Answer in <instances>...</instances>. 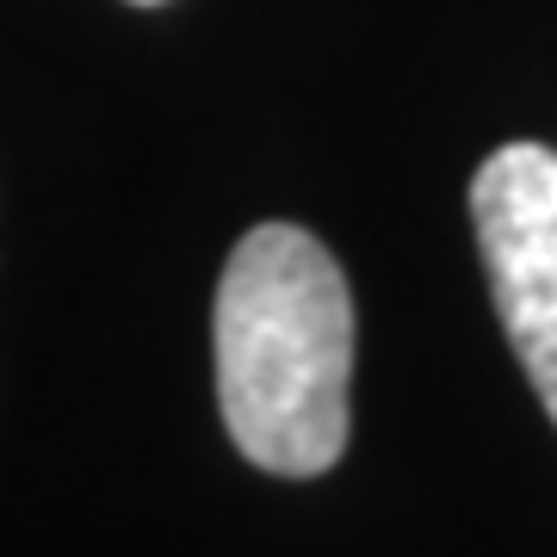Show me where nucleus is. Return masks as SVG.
I'll use <instances>...</instances> for the list:
<instances>
[{"label":"nucleus","mask_w":557,"mask_h":557,"mask_svg":"<svg viewBox=\"0 0 557 557\" xmlns=\"http://www.w3.org/2000/svg\"><path fill=\"white\" fill-rule=\"evenodd\" d=\"M471 223L496 317L557 421V149L502 143L471 174Z\"/></svg>","instance_id":"nucleus-2"},{"label":"nucleus","mask_w":557,"mask_h":557,"mask_svg":"<svg viewBox=\"0 0 557 557\" xmlns=\"http://www.w3.org/2000/svg\"><path fill=\"white\" fill-rule=\"evenodd\" d=\"M131 7H161V0H131Z\"/></svg>","instance_id":"nucleus-3"},{"label":"nucleus","mask_w":557,"mask_h":557,"mask_svg":"<svg viewBox=\"0 0 557 557\" xmlns=\"http://www.w3.org/2000/svg\"><path fill=\"white\" fill-rule=\"evenodd\" d=\"M218 409L236 453L273 478H322L347 446L354 292L298 223H260L218 278Z\"/></svg>","instance_id":"nucleus-1"}]
</instances>
